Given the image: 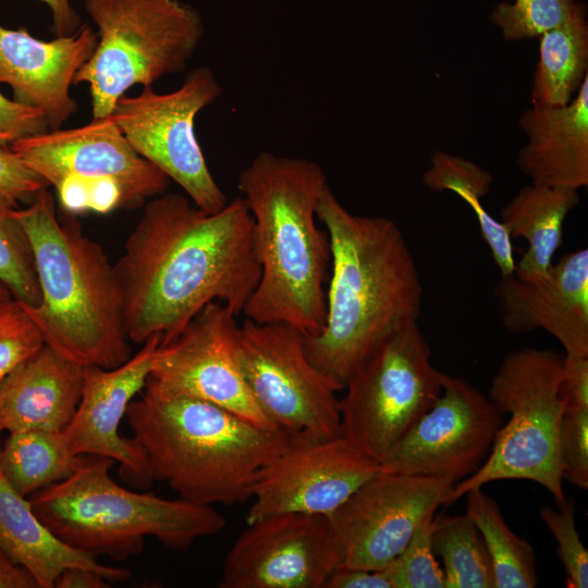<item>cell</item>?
<instances>
[{"label":"cell","mask_w":588,"mask_h":588,"mask_svg":"<svg viewBox=\"0 0 588 588\" xmlns=\"http://www.w3.org/2000/svg\"><path fill=\"white\" fill-rule=\"evenodd\" d=\"M114 269L128 340L167 344L211 302L243 311L261 272L253 216L243 197L210 213L181 194L156 196Z\"/></svg>","instance_id":"obj_1"},{"label":"cell","mask_w":588,"mask_h":588,"mask_svg":"<svg viewBox=\"0 0 588 588\" xmlns=\"http://www.w3.org/2000/svg\"><path fill=\"white\" fill-rule=\"evenodd\" d=\"M316 217L329 235L331 274L324 326L303 341L310 362L341 391L385 339L418 322L422 284L393 220L350 212L329 184Z\"/></svg>","instance_id":"obj_2"},{"label":"cell","mask_w":588,"mask_h":588,"mask_svg":"<svg viewBox=\"0 0 588 588\" xmlns=\"http://www.w3.org/2000/svg\"><path fill=\"white\" fill-rule=\"evenodd\" d=\"M327 184L320 164L269 151L240 172L237 187L254 219L261 268L242 311L247 319L286 323L305 335L323 328L331 245L316 225V208Z\"/></svg>","instance_id":"obj_3"},{"label":"cell","mask_w":588,"mask_h":588,"mask_svg":"<svg viewBox=\"0 0 588 588\" xmlns=\"http://www.w3.org/2000/svg\"><path fill=\"white\" fill-rule=\"evenodd\" d=\"M126 409L154 481L199 505L232 506L252 497L260 470L290 443L281 429L259 427L209 402L146 384Z\"/></svg>","instance_id":"obj_4"},{"label":"cell","mask_w":588,"mask_h":588,"mask_svg":"<svg viewBox=\"0 0 588 588\" xmlns=\"http://www.w3.org/2000/svg\"><path fill=\"white\" fill-rule=\"evenodd\" d=\"M14 215L32 245L40 301L22 304L45 344L82 366L111 369L131 357L118 275L102 247L78 221L57 216L42 188Z\"/></svg>","instance_id":"obj_5"},{"label":"cell","mask_w":588,"mask_h":588,"mask_svg":"<svg viewBox=\"0 0 588 588\" xmlns=\"http://www.w3.org/2000/svg\"><path fill=\"white\" fill-rule=\"evenodd\" d=\"M112 464L107 457L79 455L71 476L28 498L41 522L74 550L123 561L143 551L146 537L186 551L197 539L225 527V518L213 506L118 485L109 473Z\"/></svg>","instance_id":"obj_6"},{"label":"cell","mask_w":588,"mask_h":588,"mask_svg":"<svg viewBox=\"0 0 588 588\" xmlns=\"http://www.w3.org/2000/svg\"><path fill=\"white\" fill-rule=\"evenodd\" d=\"M563 364L564 355L530 346L503 357L488 399L510 418L498 430L480 468L454 485L449 504L488 482L524 479L547 489L558 507L564 505L559 454V429L565 406L561 394Z\"/></svg>","instance_id":"obj_7"},{"label":"cell","mask_w":588,"mask_h":588,"mask_svg":"<svg viewBox=\"0 0 588 588\" xmlns=\"http://www.w3.org/2000/svg\"><path fill=\"white\" fill-rule=\"evenodd\" d=\"M85 9L98 44L73 84H88L93 119L109 117L132 86L183 71L204 34L198 12L181 0H85Z\"/></svg>","instance_id":"obj_8"},{"label":"cell","mask_w":588,"mask_h":588,"mask_svg":"<svg viewBox=\"0 0 588 588\" xmlns=\"http://www.w3.org/2000/svg\"><path fill=\"white\" fill-rule=\"evenodd\" d=\"M16 156L56 188L70 213L138 207L166 193L170 179L139 156L112 117L50 130L10 144Z\"/></svg>","instance_id":"obj_9"},{"label":"cell","mask_w":588,"mask_h":588,"mask_svg":"<svg viewBox=\"0 0 588 588\" xmlns=\"http://www.w3.org/2000/svg\"><path fill=\"white\" fill-rule=\"evenodd\" d=\"M418 322L385 339L348 380L341 433L380 464L429 411L444 379Z\"/></svg>","instance_id":"obj_10"},{"label":"cell","mask_w":588,"mask_h":588,"mask_svg":"<svg viewBox=\"0 0 588 588\" xmlns=\"http://www.w3.org/2000/svg\"><path fill=\"white\" fill-rule=\"evenodd\" d=\"M237 359L262 413L291 436H341L340 389L308 358L303 333L286 323L240 326Z\"/></svg>","instance_id":"obj_11"},{"label":"cell","mask_w":588,"mask_h":588,"mask_svg":"<svg viewBox=\"0 0 588 588\" xmlns=\"http://www.w3.org/2000/svg\"><path fill=\"white\" fill-rule=\"evenodd\" d=\"M222 87L207 66L192 70L174 91L157 94L144 87L121 96L110 114L134 150L180 185L206 212L226 204L213 179L194 131L196 115L215 102Z\"/></svg>","instance_id":"obj_12"},{"label":"cell","mask_w":588,"mask_h":588,"mask_svg":"<svg viewBox=\"0 0 588 588\" xmlns=\"http://www.w3.org/2000/svg\"><path fill=\"white\" fill-rule=\"evenodd\" d=\"M221 302L206 305L171 342L159 345L146 384L225 408L267 429H279L254 401L237 359L240 324Z\"/></svg>","instance_id":"obj_13"},{"label":"cell","mask_w":588,"mask_h":588,"mask_svg":"<svg viewBox=\"0 0 588 588\" xmlns=\"http://www.w3.org/2000/svg\"><path fill=\"white\" fill-rule=\"evenodd\" d=\"M454 485L438 478L380 471L328 517L342 551L340 565L381 569L416 530L448 505Z\"/></svg>","instance_id":"obj_14"},{"label":"cell","mask_w":588,"mask_h":588,"mask_svg":"<svg viewBox=\"0 0 588 588\" xmlns=\"http://www.w3.org/2000/svg\"><path fill=\"white\" fill-rule=\"evenodd\" d=\"M502 425L503 414L488 396L445 373L440 396L381 463V471L456 485L480 468Z\"/></svg>","instance_id":"obj_15"},{"label":"cell","mask_w":588,"mask_h":588,"mask_svg":"<svg viewBox=\"0 0 588 588\" xmlns=\"http://www.w3.org/2000/svg\"><path fill=\"white\" fill-rule=\"evenodd\" d=\"M342 562L328 515L272 514L247 524L228 551L220 588H323Z\"/></svg>","instance_id":"obj_16"},{"label":"cell","mask_w":588,"mask_h":588,"mask_svg":"<svg viewBox=\"0 0 588 588\" xmlns=\"http://www.w3.org/2000/svg\"><path fill=\"white\" fill-rule=\"evenodd\" d=\"M380 471L378 461L342 434L291 436L287 446L258 474L246 522L286 512L329 515Z\"/></svg>","instance_id":"obj_17"},{"label":"cell","mask_w":588,"mask_h":588,"mask_svg":"<svg viewBox=\"0 0 588 588\" xmlns=\"http://www.w3.org/2000/svg\"><path fill=\"white\" fill-rule=\"evenodd\" d=\"M160 336L154 335L124 364L111 368L84 366L83 393L63 438L73 455H97L119 462L131 486L148 488L154 479L147 455L134 438L119 433L128 404L146 385Z\"/></svg>","instance_id":"obj_18"},{"label":"cell","mask_w":588,"mask_h":588,"mask_svg":"<svg viewBox=\"0 0 588 588\" xmlns=\"http://www.w3.org/2000/svg\"><path fill=\"white\" fill-rule=\"evenodd\" d=\"M495 296L503 326L511 332L541 329L565 355L588 357V249L565 254L538 280L501 275Z\"/></svg>","instance_id":"obj_19"},{"label":"cell","mask_w":588,"mask_h":588,"mask_svg":"<svg viewBox=\"0 0 588 588\" xmlns=\"http://www.w3.org/2000/svg\"><path fill=\"white\" fill-rule=\"evenodd\" d=\"M97 44V33L86 24L50 41L0 25V83L12 88L15 101L39 109L49 128L57 130L77 110L70 86Z\"/></svg>","instance_id":"obj_20"},{"label":"cell","mask_w":588,"mask_h":588,"mask_svg":"<svg viewBox=\"0 0 588 588\" xmlns=\"http://www.w3.org/2000/svg\"><path fill=\"white\" fill-rule=\"evenodd\" d=\"M519 126L527 142L517 164L531 184L573 191L588 186V76L564 106L531 103Z\"/></svg>","instance_id":"obj_21"},{"label":"cell","mask_w":588,"mask_h":588,"mask_svg":"<svg viewBox=\"0 0 588 588\" xmlns=\"http://www.w3.org/2000/svg\"><path fill=\"white\" fill-rule=\"evenodd\" d=\"M83 385L84 366L44 344L0 385L3 429L64 431L76 412Z\"/></svg>","instance_id":"obj_22"},{"label":"cell","mask_w":588,"mask_h":588,"mask_svg":"<svg viewBox=\"0 0 588 588\" xmlns=\"http://www.w3.org/2000/svg\"><path fill=\"white\" fill-rule=\"evenodd\" d=\"M0 547L36 578L40 588H53L68 567H86L108 580H125L130 571L98 563L56 536L41 522L28 498L19 494L0 470Z\"/></svg>","instance_id":"obj_23"},{"label":"cell","mask_w":588,"mask_h":588,"mask_svg":"<svg viewBox=\"0 0 588 588\" xmlns=\"http://www.w3.org/2000/svg\"><path fill=\"white\" fill-rule=\"evenodd\" d=\"M578 201V191L530 184L503 206L500 221L511 238L523 237L528 243L515 266V277L531 281L548 272L562 243L564 221Z\"/></svg>","instance_id":"obj_24"},{"label":"cell","mask_w":588,"mask_h":588,"mask_svg":"<svg viewBox=\"0 0 588 588\" xmlns=\"http://www.w3.org/2000/svg\"><path fill=\"white\" fill-rule=\"evenodd\" d=\"M531 103L564 106L588 76V21L585 3L575 4L556 26L539 37Z\"/></svg>","instance_id":"obj_25"},{"label":"cell","mask_w":588,"mask_h":588,"mask_svg":"<svg viewBox=\"0 0 588 588\" xmlns=\"http://www.w3.org/2000/svg\"><path fill=\"white\" fill-rule=\"evenodd\" d=\"M62 432L40 429L9 432L0 450V470L22 497L29 498L62 481L76 469L79 455L69 451Z\"/></svg>","instance_id":"obj_26"},{"label":"cell","mask_w":588,"mask_h":588,"mask_svg":"<svg viewBox=\"0 0 588 588\" xmlns=\"http://www.w3.org/2000/svg\"><path fill=\"white\" fill-rule=\"evenodd\" d=\"M465 495L466 514L479 529L491 559L494 588L536 587L538 576L530 543L514 534L497 502L481 488Z\"/></svg>","instance_id":"obj_27"},{"label":"cell","mask_w":588,"mask_h":588,"mask_svg":"<svg viewBox=\"0 0 588 588\" xmlns=\"http://www.w3.org/2000/svg\"><path fill=\"white\" fill-rule=\"evenodd\" d=\"M422 181L433 192L455 193L470 207L494 262L505 264L512 259L514 247L506 228L481 205V198L492 184V176L487 170L462 157L436 151Z\"/></svg>","instance_id":"obj_28"},{"label":"cell","mask_w":588,"mask_h":588,"mask_svg":"<svg viewBox=\"0 0 588 588\" xmlns=\"http://www.w3.org/2000/svg\"><path fill=\"white\" fill-rule=\"evenodd\" d=\"M431 546L444 565V588H494L488 549L466 513L433 517Z\"/></svg>","instance_id":"obj_29"},{"label":"cell","mask_w":588,"mask_h":588,"mask_svg":"<svg viewBox=\"0 0 588 588\" xmlns=\"http://www.w3.org/2000/svg\"><path fill=\"white\" fill-rule=\"evenodd\" d=\"M15 206L0 194V280L16 301L35 307L40 287L32 245L14 215Z\"/></svg>","instance_id":"obj_30"},{"label":"cell","mask_w":588,"mask_h":588,"mask_svg":"<svg viewBox=\"0 0 588 588\" xmlns=\"http://www.w3.org/2000/svg\"><path fill=\"white\" fill-rule=\"evenodd\" d=\"M578 0H514L500 2L492 9L489 20L501 30L506 41L538 38L559 25Z\"/></svg>","instance_id":"obj_31"},{"label":"cell","mask_w":588,"mask_h":588,"mask_svg":"<svg viewBox=\"0 0 588 588\" xmlns=\"http://www.w3.org/2000/svg\"><path fill=\"white\" fill-rule=\"evenodd\" d=\"M433 518L422 524L403 551L381 571L391 588H444V575L431 546Z\"/></svg>","instance_id":"obj_32"},{"label":"cell","mask_w":588,"mask_h":588,"mask_svg":"<svg viewBox=\"0 0 588 588\" xmlns=\"http://www.w3.org/2000/svg\"><path fill=\"white\" fill-rule=\"evenodd\" d=\"M44 344L39 328L19 301L0 304V385Z\"/></svg>","instance_id":"obj_33"},{"label":"cell","mask_w":588,"mask_h":588,"mask_svg":"<svg viewBox=\"0 0 588 588\" xmlns=\"http://www.w3.org/2000/svg\"><path fill=\"white\" fill-rule=\"evenodd\" d=\"M540 517L558 542L566 587L587 588L588 551L576 529L573 499H566L564 505L558 510L542 506Z\"/></svg>","instance_id":"obj_34"},{"label":"cell","mask_w":588,"mask_h":588,"mask_svg":"<svg viewBox=\"0 0 588 588\" xmlns=\"http://www.w3.org/2000/svg\"><path fill=\"white\" fill-rule=\"evenodd\" d=\"M559 454L563 478L579 489H587L588 408L564 406L559 429Z\"/></svg>","instance_id":"obj_35"},{"label":"cell","mask_w":588,"mask_h":588,"mask_svg":"<svg viewBox=\"0 0 588 588\" xmlns=\"http://www.w3.org/2000/svg\"><path fill=\"white\" fill-rule=\"evenodd\" d=\"M49 185L30 170L11 149L0 144V194L14 203L29 204Z\"/></svg>","instance_id":"obj_36"},{"label":"cell","mask_w":588,"mask_h":588,"mask_svg":"<svg viewBox=\"0 0 588 588\" xmlns=\"http://www.w3.org/2000/svg\"><path fill=\"white\" fill-rule=\"evenodd\" d=\"M49 131L45 114L37 108L8 99L0 94V144Z\"/></svg>","instance_id":"obj_37"},{"label":"cell","mask_w":588,"mask_h":588,"mask_svg":"<svg viewBox=\"0 0 588 588\" xmlns=\"http://www.w3.org/2000/svg\"><path fill=\"white\" fill-rule=\"evenodd\" d=\"M561 394L565 406L588 408V357L564 355Z\"/></svg>","instance_id":"obj_38"},{"label":"cell","mask_w":588,"mask_h":588,"mask_svg":"<svg viewBox=\"0 0 588 588\" xmlns=\"http://www.w3.org/2000/svg\"><path fill=\"white\" fill-rule=\"evenodd\" d=\"M323 588H391V584L381 569L339 565L330 574Z\"/></svg>","instance_id":"obj_39"},{"label":"cell","mask_w":588,"mask_h":588,"mask_svg":"<svg viewBox=\"0 0 588 588\" xmlns=\"http://www.w3.org/2000/svg\"><path fill=\"white\" fill-rule=\"evenodd\" d=\"M0 588H40L32 573L14 562L1 547Z\"/></svg>","instance_id":"obj_40"},{"label":"cell","mask_w":588,"mask_h":588,"mask_svg":"<svg viewBox=\"0 0 588 588\" xmlns=\"http://www.w3.org/2000/svg\"><path fill=\"white\" fill-rule=\"evenodd\" d=\"M57 588H107L108 579L99 572L86 567H68L57 577Z\"/></svg>","instance_id":"obj_41"},{"label":"cell","mask_w":588,"mask_h":588,"mask_svg":"<svg viewBox=\"0 0 588 588\" xmlns=\"http://www.w3.org/2000/svg\"><path fill=\"white\" fill-rule=\"evenodd\" d=\"M51 10L57 37L69 36L79 26V16L70 0H41Z\"/></svg>","instance_id":"obj_42"},{"label":"cell","mask_w":588,"mask_h":588,"mask_svg":"<svg viewBox=\"0 0 588 588\" xmlns=\"http://www.w3.org/2000/svg\"><path fill=\"white\" fill-rule=\"evenodd\" d=\"M13 298L9 287L0 280V304L7 303Z\"/></svg>","instance_id":"obj_43"},{"label":"cell","mask_w":588,"mask_h":588,"mask_svg":"<svg viewBox=\"0 0 588 588\" xmlns=\"http://www.w3.org/2000/svg\"><path fill=\"white\" fill-rule=\"evenodd\" d=\"M2 430H3V426H2L1 415H0V433Z\"/></svg>","instance_id":"obj_44"}]
</instances>
